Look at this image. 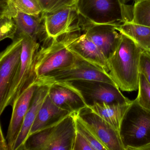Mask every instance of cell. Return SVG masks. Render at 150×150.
<instances>
[{
    "label": "cell",
    "instance_id": "6da1fadb",
    "mask_svg": "<svg viewBox=\"0 0 150 150\" xmlns=\"http://www.w3.org/2000/svg\"><path fill=\"white\" fill-rule=\"evenodd\" d=\"M119 45L108 59L109 74L122 91L138 89L139 66L142 50L133 40L122 34Z\"/></svg>",
    "mask_w": 150,
    "mask_h": 150
},
{
    "label": "cell",
    "instance_id": "7a4b0ae2",
    "mask_svg": "<svg viewBox=\"0 0 150 150\" xmlns=\"http://www.w3.org/2000/svg\"><path fill=\"white\" fill-rule=\"evenodd\" d=\"M22 37L21 61L12 78L3 100L0 102V115L7 107L13 106L16 100L38 80L35 71L36 56L40 43L28 35L17 32Z\"/></svg>",
    "mask_w": 150,
    "mask_h": 150
},
{
    "label": "cell",
    "instance_id": "3957f363",
    "mask_svg": "<svg viewBox=\"0 0 150 150\" xmlns=\"http://www.w3.org/2000/svg\"><path fill=\"white\" fill-rule=\"evenodd\" d=\"M76 132L71 113L56 124L30 136L23 150H73Z\"/></svg>",
    "mask_w": 150,
    "mask_h": 150
},
{
    "label": "cell",
    "instance_id": "277c9868",
    "mask_svg": "<svg viewBox=\"0 0 150 150\" xmlns=\"http://www.w3.org/2000/svg\"><path fill=\"white\" fill-rule=\"evenodd\" d=\"M133 6L121 0H78L76 8L84 20L94 24H121L131 22Z\"/></svg>",
    "mask_w": 150,
    "mask_h": 150
},
{
    "label": "cell",
    "instance_id": "5b68a950",
    "mask_svg": "<svg viewBox=\"0 0 150 150\" xmlns=\"http://www.w3.org/2000/svg\"><path fill=\"white\" fill-rule=\"evenodd\" d=\"M120 137L125 150H138L150 142V111L132 100L120 126Z\"/></svg>",
    "mask_w": 150,
    "mask_h": 150
},
{
    "label": "cell",
    "instance_id": "8992f818",
    "mask_svg": "<svg viewBox=\"0 0 150 150\" xmlns=\"http://www.w3.org/2000/svg\"><path fill=\"white\" fill-rule=\"evenodd\" d=\"M76 56L67 46L64 39H52L39 49L36 56L35 71L38 79L72 64Z\"/></svg>",
    "mask_w": 150,
    "mask_h": 150
},
{
    "label": "cell",
    "instance_id": "52a82bcc",
    "mask_svg": "<svg viewBox=\"0 0 150 150\" xmlns=\"http://www.w3.org/2000/svg\"><path fill=\"white\" fill-rule=\"evenodd\" d=\"M75 56L76 59L72 64L52 72L43 78L51 83L56 81H99L117 86L104 69Z\"/></svg>",
    "mask_w": 150,
    "mask_h": 150
},
{
    "label": "cell",
    "instance_id": "ba28073f",
    "mask_svg": "<svg viewBox=\"0 0 150 150\" xmlns=\"http://www.w3.org/2000/svg\"><path fill=\"white\" fill-rule=\"evenodd\" d=\"M71 82L81 92L88 106L94 103L125 104L132 102L122 94L117 86L110 83L85 81Z\"/></svg>",
    "mask_w": 150,
    "mask_h": 150
},
{
    "label": "cell",
    "instance_id": "9c48e42d",
    "mask_svg": "<svg viewBox=\"0 0 150 150\" xmlns=\"http://www.w3.org/2000/svg\"><path fill=\"white\" fill-rule=\"evenodd\" d=\"M42 16L46 33L50 39H57L81 30L82 18L76 7L43 13Z\"/></svg>",
    "mask_w": 150,
    "mask_h": 150
},
{
    "label": "cell",
    "instance_id": "30bf717a",
    "mask_svg": "<svg viewBox=\"0 0 150 150\" xmlns=\"http://www.w3.org/2000/svg\"><path fill=\"white\" fill-rule=\"evenodd\" d=\"M81 18V30L101 50L107 59L109 58L122 38V34L116 29L117 24H94Z\"/></svg>",
    "mask_w": 150,
    "mask_h": 150
},
{
    "label": "cell",
    "instance_id": "8fae6325",
    "mask_svg": "<svg viewBox=\"0 0 150 150\" xmlns=\"http://www.w3.org/2000/svg\"><path fill=\"white\" fill-rule=\"evenodd\" d=\"M44 81L43 78L38 79L19 96L12 106V117L6 137L9 150L13 149L34 94Z\"/></svg>",
    "mask_w": 150,
    "mask_h": 150
},
{
    "label": "cell",
    "instance_id": "7c38bea8",
    "mask_svg": "<svg viewBox=\"0 0 150 150\" xmlns=\"http://www.w3.org/2000/svg\"><path fill=\"white\" fill-rule=\"evenodd\" d=\"M49 96L57 106L71 113L80 112L88 106L81 92L71 82H53Z\"/></svg>",
    "mask_w": 150,
    "mask_h": 150
},
{
    "label": "cell",
    "instance_id": "4fadbf2b",
    "mask_svg": "<svg viewBox=\"0 0 150 150\" xmlns=\"http://www.w3.org/2000/svg\"><path fill=\"white\" fill-rule=\"evenodd\" d=\"M79 114L108 150H125L119 132L103 118L88 107Z\"/></svg>",
    "mask_w": 150,
    "mask_h": 150
},
{
    "label": "cell",
    "instance_id": "5bb4252c",
    "mask_svg": "<svg viewBox=\"0 0 150 150\" xmlns=\"http://www.w3.org/2000/svg\"><path fill=\"white\" fill-rule=\"evenodd\" d=\"M63 39L68 49L74 55L100 67L109 73L108 59L86 34L74 33L66 35Z\"/></svg>",
    "mask_w": 150,
    "mask_h": 150
},
{
    "label": "cell",
    "instance_id": "9a60e30c",
    "mask_svg": "<svg viewBox=\"0 0 150 150\" xmlns=\"http://www.w3.org/2000/svg\"><path fill=\"white\" fill-rule=\"evenodd\" d=\"M22 37L17 33L13 43L0 55V102L4 100L9 84L21 61Z\"/></svg>",
    "mask_w": 150,
    "mask_h": 150
},
{
    "label": "cell",
    "instance_id": "2e32d148",
    "mask_svg": "<svg viewBox=\"0 0 150 150\" xmlns=\"http://www.w3.org/2000/svg\"><path fill=\"white\" fill-rule=\"evenodd\" d=\"M43 79L44 81L38 88L34 94L13 150H23L24 145L29 137L32 125L41 107L49 94L51 86L53 83L48 82L44 78Z\"/></svg>",
    "mask_w": 150,
    "mask_h": 150
},
{
    "label": "cell",
    "instance_id": "e0dca14e",
    "mask_svg": "<svg viewBox=\"0 0 150 150\" xmlns=\"http://www.w3.org/2000/svg\"><path fill=\"white\" fill-rule=\"evenodd\" d=\"M70 114L71 113L57 106L48 94L32 125L29 137L56 124Z\"/></svg>",
    "mask_w": 150,
    "mask_h": 150
},
{
    "label": "cell",
    "instance_id": "ac0fdd59",
    "mask_svg": "<svg viewBox=\"0 0 150 150\" xmlns=\"http://www.w3.org/2000/svg\"><path fill=\"white\" fill-rule=\"evenodd\" d=\"M13 19L18 28L17 32L24 33L37 42H43V46L48 45L51 40L46 33L42 15L36 17L19 13Z\"/></svg>",
    "mask_w": 150,
    "mask_h": 150
},
{
    "label": "cell",
    "instance_id": "d6986e66",
    "mask_svg": "<svg viewBox=\"0 0 150 150\" xmlns=\"http://www.w3.org/2000/svg\"><path fill=\"white\" fill-rule=\"evenodd\" d=\"M131 103L108 104L94 103L92 105L88 106V108L103 118L119 132L122 120Z\"/></svg>",
    "mask_w": 150,
    "mask_h": 150
},
{
    "label": "cell",
    "instance_id": "ffe728a7",
    "mask_svg": "<svg viewBox=\"0 0 150 150\" xmlns=\"http://www.w3.org/2000/svg\"><path fill=\"white\" fill-rule=\"evenodd\" d=\"M115 28L118 32L131 38L142 50L150 52V27L127 22L117 24Z\"/></svg>",
    "mask_w": 150,
    "mask_h": 150
},
{
    "label": "cell",
    "instance_id": "44dd1931",
    "mask_svg": "<svg viewBox=\"0 0 150 150\" xmlns=\"http://www.w3.org/2000/svg\"><path fill=\"white\" fill-rule=\"evenodd\" d=\"M19 13L39 17L43 9L38 0H9L8 17L13 19Z\"/></svg>",
    "mask_w": 150,
    "mask_h": 150
},
{
    "label": "cell",
    "instance_id": "7402d4cb",
    "mask_svg": "<svg viewBox=\"0 0 150 150\" xmlns=\"http://www.w3.org/2000/svg\"><path fill=\"white\" fill-rule=\"evenodd\" d=\"M74 116L75 119L76 130L87 140L94 150H108L88 126L80 115L79 112L74 113Z\"/></svg>",
    "mask_w": 150,
    "mask_h": 150
},
{
    "label": "cell",
    "instance_id": "603a6c76",
    "mask_svg": "<svg viewBox=\"0 0 150 150\" xmlns=\"http://www.w3.org/2000/svg\"><path fill=\"white\" fill-rule=\"evenodd\" d=\"M132 23L150 27V0H143L134 3Z\"/></svg>",
    "mask_w": 150,
    "mask_h": 150
},
{
    "label": "cell",
    "instance_id": "cb8c5ba5",
    "mask_svg": "<svg viewBox=\"0 0 150 150\" xmlns=\"http://www.w3.org/2000/svg\"><path fill=\"white\" fill-rule=\"evenodd\" d=\"M138 90L135 100L139 106L150 111V84L142 74H139Z\"/></svg>",
    "mask_w": 150,
    "mask_h": 150
},
{
    "label": "cell",
    "instance_id": "d4e9b609",
    "mask_svg": "<svg viewBox=\"0 0 150 150\" xmlns=\"http://www.w3.org/2000/svg\"><path fill=\"white\" fill-rule=\"evenodd\" d=\"M43 13H54L66 8L76 7L78 0H38Z\"/></svg>",
    "mask_w": 150,
    "mask_h": 150
},
{
    "label": "cell",
    "instance_id": "484cf974",
    "mask_svg": "<svg viewBox=\"0 0 150 150\" xmlns=\"http://www.w3.org/2000/svg\"><path fill=\"white\" fill-rule=\"evenodd\" d=\"M18 28L13 18L0 17V40L10 38L13 40L17 35Z\"/></svg>",
    "mask_w": 150,
    "mask_h": 150
},
{
    "label": "cell",
    "instance_id": "4316f807",
    "mask_svg": "<svg viewBox=\"0 0 150 150\" xmlns=\"http://www.w3.org/2000/svg\"><path fill=\"white\" fill-rule=\"evenodd\" d=\"M139 70L150 84V52L147 51L143 50L141 52Z\"/></svg>",
    "mask_w": 150,
    "mask_h": 150
},
{
    "label": "cell",
    "instance_id": "83f0119b",
    "mask_svg": "<svg viewBox=\"0 0 150 150\" xmlns=\"http://www.w3.org/2000/svg\"><path fill=\"white\" fill-rule=\"evenodd\" d=\"M73 150H94L89 142L76 130Z\"/></svg>",
    "mask_w": 150,
    "mask_h": 150
},
{
    "label": "cell",
    "instance_id": "f1b7e54d",
    "mask_svg": "<svg viewBox=\"0 0 150 150\" xmlns=\"http://www.w3.org/2000/svg\"><path fill=\"white\" fill-rule=\"evenodd\" d=\"M8 1L0 0V17H8Z\"/></svg>",
    "mask_w": 150,
    "mask_h": 150
},
{
    "label": "cell",
    "instance_id": "f546056e",
    "mask_svg": "<svg viewBox=\"0 0 150 150\" xmlns=\"http://www.w3.org/2000/svg\"><path fill=\"white\" fill-rule=\"evenodd\" d=\"M0 150H9L8 144L6 137H4L2 132V128L1 127V141H0Z\"/></svg>",
    "mask_w": 150,
    "mask_h": 150
},
{
    "label": "cell",
    "instance_id": "4dcf8cb0",
    "mask_svg": "<svg viewBox=\"0 0 150 150\" xmlns=\"http://www.w3.org/2000/svg\"><path fill=\"white\" fill-rule=\"evenodd\" d=\"M138 150H150V142L138 148Z\"/></svg>",
    "mask_w": 150,
    "mask_h": 150
},
{
    "label": "cell",
    "instance_id": "1f68e13d",
    "mask_svg": "<svg viewBox=\"0 0 150 150\" xmlns=\"http://www.w3.org/2000/svg\"><path fill=\"white\" fill-rule=\"evenodd\" d=\"M121 1L123 3H124V4H126L127 2L130 1H132V0H121Z\"/></svg>",
    "mask_w": 150,
    "mask_h": 150
},
{
    "label": "cell",
    "instance_id": "d6a6232c",
    "mask_svg": "<svg viewBox=\"0 0 150 150\" xmlns=\"http://www.w3.org/2000/svg\"><path fill=\"white\" fill-rule=\"evenodd\" d=\"M134 1V3H137V2H139V1H142L143 0H133Z\"/></svg>",
    "mask_w": 150,
    "mask_h": 150
}]
</instances>
